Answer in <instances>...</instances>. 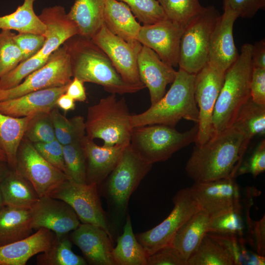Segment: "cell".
<instances>
[{"label":"cell","instance_id":"1","mask_svg":"<svg viewBox=\"0 0 265 265\" xmlns=\"http://www.w3.org/2000/svg\"><path fill=\"white\" fill-rule=\"evenodd\" d=\"M250 142L233 125L215 133L194 147L185 167L188 177L194 182L236 178Z\"/></svg>","mask_w":265,"mask_h":265},{"label":"cell","instance_id":"2","mask_svg":"<svg viewBox=\"0 0 265 265\" xmlns=\"http://www.w3.org/2000/svg\"><path fill=\"white\" fill-rule=\"evenodd\" d=\"M152 166L141 159L129 144L124 149L115 168L97 186L100 196L106 201L108 228L114 242L122 232L129 215L130 197Z\"/></svg>","mask_w":265,"mask_h":265},{"label":"cell","instance_id":"3","mask_svg":"<svg viewBox=\"0 0 265 265\" xmlns=\"http://www.w3.org/2000/svg\"><path fill=\"white\" fill-rule=\"evenodd\" d=\"M68 53L73 77L102 86L110 94L136 93L143 88L125 82L106 54L91 39L79 35L62 45Z\"/></svg>","mask_w":265,"mask_h":265},{"label":"cell","instance_id":"4","mask_svg":"<svg viewBox=\"0 0 265 265\" xmlns=\"http://www.w3.org/2000/svg\"><path fill=\"white\" fill-rule=\"evenodd\" d=\"M195 74L179 68L169 90L143 112L131 115L132 128L160 124L175 127L182 119L198 124L199 110L194 94Z\"/></svg>","mask_w":265,"mask_h":265},{"label":"cell","instance_id":"5","mask_svg":"<svg viewBox=\"0 0 265 265\" xmlns=\"http://www.w3.org/2000/svg\"><path fill=\"white\" fill-rule=\"evenodd\" d=\"M252 45L243 44L235 62L226 71L212 115L214 133L233 126L243 106L251 97Z\"/></svg>","mask_w":265,"mask_h":265},{"label":"cell","instance_id":"6","mask_svg":"<svg viewBox=\"0 0 265 265\" xmlns=\"http://www.w3.org/2000/svg\"><path fill=\"white\" fill-rule=\"evenodd\" d=\"M131 115L125 99L111 94L88 108L86 135L102 139L106 146L129 145L133 128Z\"/></svg>","mask_w":265,"mask_h":265},{"label":"cell","instance_id":"7","mask_svg":"<svg viewBox=\"0 0 265 265\" xmlns=\"http://www.w3.org/2000/svg\"><path fill=\"white\" fill-rule=\"evenodd\" d=\"M198 124L184 132L169 126L154 124L132 128L130 145L144 161H165L180 149L195 142Z\"/></svg>","mask_w":265,"mask_h":265},{"label":"cell","instance_id":"8","mask_svg":"<svg viewBox=\"0 0 265 265\" xmlns=\"http://www.w3.org/2000/svg\"><path fill=\"white\" fill-rule=\"evenodd\" d=\"M220 15L213 5L204 6L185 26L180 41L179 68L196 74L207 63L212 35Z\"/></svg>","mask_w":265,"mask_h":265},{"label":"cell","instance_id":"9","mask_svg":"<svg viewBox=\"0 0 265 265\" xmlns=\"http://www.w3.org/2000/svg\"><path fill=\"white\" fill-rule=\"evenodd\" d=\"M73 77L70 56L62 45L46 63L28 76L20 84L7 90L0 89V102L43 89L69 84Z\"/></svg>","mask_w":265,"mask_h":265},{"label":"cell","instance_id":"10","mask_svg":"<svg viewBox=\"0 0 265 265\" xmlns=\"http://www.w3.org/2000/svg\"><path fill=\"white\" fill-rule=\"evenodd\" d=\"M172 201L173 209L165 219L154 228L135 235L147 256L169 244L179 229L199 210L189 187L179 190Z\"/></svg>","mask_w":265,"mask_h":265},{"label":"cell","instance_id":"11","mask_svg":"<svg viewBox=\"0 0 265 265\" xmlns=\"http://www.w3.org/2000/svg\"><path fill=\"white\" fill-rule=\"evenodd\" d=\"M225 74V72L218 70L208 63L195 74L194 94L199 110V122L195 146L203 145L215 134L212 115Z\"/></svg>","mask_w":265,"mask_h":265},{"label":"cell","instance_id":"12","mask_svg":"<svg viewBox=\"0 0 265 265\" xmlns=\"http://www.w3.org/2000/svg\"><path fill=\"white\" fill-rule=\"evenodd\" d=\"M50 196L67 203L82 223L99 226L110 238L106 212L102 207L96 185L77 183L67 179Z\"/></svg>","mask_w":265,"mask_h":265},{"label":"cell","instance_id":"13","mask_svg":"<svg viewBox=\"0 0 265 265\" xmlns=\"http://www.w3.org/2000/svg\"><path fill=\"white\" fill-rule=\"evenodd\" d=\"M15 170L31 183L40 197L50 196L68 179L63 172L45 160L25 138L17 152Z\"/></svg>","mask_w":265,"mask_h":265},{"label":"cell","instance_id":"14","mask_svg":"<svg viewBox=\"0 0 265 265\" xmlns=\"http://www.w3.org/2000/svg\"><path fill=\"white\" fill-rule=\"evenodd\" d=\"M91 39L106 54L125 82L146 88L138 71L137 55L142 47L138 40L127 42L111 33L104 24Z\"/></svg>","mask_w":265,"mask_h":265},{"label":"cell","instance_id":"15","mask_svg":"<svg viewBox=\"0 0 265 265\" xmlns=\"http://www.w3.org/2000/svg\"><path fill=\"white\" fill-rule=\"evenodd\" d=\"M189 189L199 210L211 217L241 206L239 187L235 178L194 182Z\"/></svg>","mask_w":265,"mask_h":265},{"label":"cell","instance_id":"16","mask_svg":"<svg viewBox=\"0 0 265 265\" xmlns=\"http://www.w3.org/2000/svg\"><path fill=\"white\" fill-rule=\"evenodd\" d=\"M185 26L168 19L141 26L137 40L153 50L165 63L178 66L180 45Z\"/></svg>","mask_w":265,"mask_h":265},{"label":"cell","instance_id":"17","mask_svg":"<svg viewBox=\"0 0 265 265\" xmlns=\"http://www.w3.org/2000/svg\"><path fill=\"white\" fill-rule=\"evenodd\" d=\"M32 227L46 228L55 235L68 234L79 226L76 213L65 202L50 196L40 197L31 208Z\"/></svg>","mask_w":265,"mask_h":265},{"label":"cell","instance_id":"18","mask_svg":"<svg viewBox=\"0 0 265 265\" xmlns=\"http://www.w3.org/2000/svg\"><path fill=\"white\" fill-rule=\"evenodd\" d=\"M70 238L81 251L87 264L116 265L112 254L114 242L100 227L80 224L72 231Z\"/></svg>","mask_w":265,"mask_h":265},{"label":"cell","instance_id":"19","mask_svg":"<svg viewBox=\"0 0 265 265\" xmlns=\"http://www.w3.org/2000/svg\"><path fill=\"white\" fill-rule=\"evenodd\" d=\"M223 9L212 35L207 63L226 72L239 55L233 37L234 25L238 17L231 9Z\"/></svg>","mask_w":265,"mask_h":265},{"label":"cell","instance_id":"20","mask_svg":"<svg viewBox=\"0 0 265 265\" xmlns=\"http://www.w3.org/2000/svg\"><path fill=\"white\" fill-rule=\"evenodd\" d=\"M137 62L140 80L148 88L153 105L164 96L166 86L174 81L177 71L164 62L153 50L143 45L138 53Z\"/></svg>","mask_w":265,"mask_h":265},{"label":"cell","instance_id":"21","mask_svg":"<svg viewBox=\"0 0 265 265\" xmlns=\"http://www.w3.org/2000/svg\"><path fill=\"white\" fill-rule=\"evenodd\" d=\"M38 17L46 26L45 43L34 56L49 58L65 41L79 34L77 24L61 5L46 7Z\"/></svg>","mask_w":265,"mask_h":265},{"label":"cell","instance_id":"22","mask_svg":"<svg viewBox=\"0 0 265 265\" xmlns=\"http://www.w3.org/2000/svg\"><path fill=\"white\" fill-rule=\"evenodd\" d=\"M68 85L31 92L0 102V113L18 118L49 113L57 107L56 100L61 94L66 93Z\"/></svg>","mask_w":265,"mask_h":265},{"label":"cell","instance_id":"23","mask_svg":"<svg viewBox=\"0 0 265 265\" xmlns=\"http://www.w3.org/2000/svg\"><path fill=\"white\" fill-rule=\"evenodd\" d=\"M85 135L80 141L86 160V184L100 185L117 165L127 145H98Z\"/></svg>","mask_w":265,"mask_h":265},{"label":"cell","instance_id":"24","mask_svg":"<svg viewBox=\"0 0 265 265\" xmlns=\"http://www.w3.org/2000/svg\"><path fill=\"white\" fill-rule=\"evenodd\" d=\"M54 233L40 228L22 239L0 246V265H25L32 257L46 251L51 244Z\"/></svg>","mask_w":265,"mask_h":265},{"label":"cell","instance_id":"25","mask_svg":"<svg viewBox=\"0 0 265 265\" xmlns=\"http://www.w3.org/2000/svg\"><path fill=\"white\" fill-rule=\"evenodd\" d=\"M104 24L114 35L127 42L137 40L141 25L129 6L117 0H105Z\"/></svg>","mask_w":265,"mask_h":265},{"label":"cell","instance_id":"26","mask_svg":"<svg viewBox=\"0 0 265 265\" xmlns=\"http://www.w3.org/2000/svg\"><path fill=\"white\" fill-rule=\"evenodd\" d=\"M31 209L4 205L0 210V246L32 234Z\"/></svg>","mask_w":265,"mask_h":265},{"label":"cell","instance_id":"27","mask_svg":"<svg viewBox=\"0 0 265 265\" xmlns=\"http://www.w3.org/2000/svg\"><path fill=\"white\" fill-rule=\"evenodd\" d=\"M211 216L198 210L176 232L170 244L186 261L195 251L207 233Z\"/></svg>","mask_w":265,"mask_h":265},{"label":"cell","instance_id":"28","mask_svg":"<svg viewBox=\"0 0 265 265\" xmlns=\"http://www.w3.org/2000/svg\"><path fill=\"white\" fill-rule=\"evenodd\" d=\"M35 115L18 118L0 113V149L4 153L11 170L15 169L19 148Z\"/></svg>","mask_w":265,"mask_h":265},{"label":"cell","instance_id":"29","mask_svg":"<svg viewBox=\"0 0 265 265\" xmlns=\"http://www.w3.org/2000/svg\"><path fill=\"white\" fill-rule=\"evenodd\" d=\"M5 205L31 209L40 197L31 183L15 170H10L0 183Z\"/></svg>","mask_w":265,"mask_h":265},{"label":"cell","instance_id":"30","mask_svg":"<svg viewBox=\"0 0 265 265\" xmlns=\"http://www.w3.org/2000/svg\"><path fill=\"white\" fill-rule=\"evenodd\" d=\"M105 0H75L68 15L77 25L79 35L91 39L104 24Z\"/></svg>","mask_w":265,"mask_h":265},{"label":"cell","instance_id":"31","mask_svg":"<svg viewBox=\"0 0 265 265\" xmlns=\"http://www.w3.org/2000/svg\"><path fill=\"white\" fill-rule=\"evenodd\" d=\"M116 242L112 251L116 265H147L148 256L133 233L129 214Z\"/></svg>","mask_w":265,"mask_h":265},{"label":"cell","instance_id":"32","mask_svg":"<svg viewBox=\"0 0 265 265\" xmlns=\"http://www.w3.org/2000/svg\"><path fill=\"white\" fill-rule=\"evenodd\" d=\"M35 0H24L23 3L14 12L0 16V29L44 35L46 26L33 9Z\"/></svg>","mask_w":265,"mask_h":265},{"label":"cell","instance_id":"33","mask_svg":"<svg viewBox=\"0 0 265 265\" xmlns=\"http://www.w3.org/2000/svg\"><path fill=\"white\" fill-rule=\"evenodd\" d=\"M67 234L55 235L49 247L36 257L38 265H86L84 258L74 253Z\"/></svg>","mask_w":265,"mask_h":265},{"label":"cell","instance_id":"34","mask_svg":"<svg viewBox=\"0 0 265 265\" xmlns=\"http://www.w3.org/2000/svg\"><path fill=\"white\" fill-rule=\"evenodd\" d=\"M187 263V265H235L228 251L208 233Z\"/></svg>","mask_w":265,"mask_h":265},{"label":"cell","instance_id":"35","mask_svg":"<svg viewBox=\"0 0 265 265\" xmlns=\"http://www.w3.org/2000/svg\"><path fill=\"white\" fill-rule=\"evenodd\" d=\"M233 125L250 141L256 135H264L265 105L256 103L251 98L240 109Z\"/></svg>","mask_w":265,"mask_h":265},{"label":"cell","instance_id":"36","mask_svg":"<svg viewBox=\"0 0 265 265\" xmlns=\"http://www.w3.org/2000/svg\"><path fill=\"white\" fill-rule=\"evenodd\" d=\"M56 139L62 145L80 142L86 135L84 118L80 115L68 119L60 113L58 108L50 113Z\"/></svg>","mask_w":265,"mask_h":265},{"label":"cell","instance_id":"37","mask_svg":"<svg viewBox=\"0 0 265 265\" xmlns=\"http://www.w3.org/2000/svg\"><path fill=\"white\" fill-rule=\"evenodd\" d=\"M241 206L211 217L207 233L243 238L244 224Z\"/></svg>","mask_w":265,"mask_h":265},{"label":"cell","instance_id":"38","mask_svg":"<svg viewBox=\"0 0 265 265\" xmlns=\"http://www.w3.org/2000/svg\"><path fill=\"white\" fill-rule=\"evenodd\" d=\"M221 244L232 257L235 265H263L265 263V256H260L248 250L245 246V239L208 233Z\"/></svg>","mask_w":265,"mask_h":265},{"label":"cell","instance_id":"39","mask_svg":"<svg viewBox=\"0 0 265 265\" xmlns=\"http://www.w3.org/2000/svg\"><path fill=\"white\" fill-rule=\"evenodd\" d=\"M64 173L68 180L86 184V160L80 142L63 145Z\"/></svg>","mask_w":265,"mask_h":265},{"label":"cell","instance_id":"40","mask_svg":"<svg viewBox=\"0 0 265 265\" xmlns=\"http://www.w3.org/2000/svg\"><path fill=\"white\" fill-rule=\"evenodd\" d=\"M167 19L185 26L203 9L199 0H158Z\"/></svg>","mask_w":265,"mask_h":265},{"label":"cell","instance_id":"41","mask_svg":"<svg viewBox=\"0 0 265 265\" xmlns=\"http://www.w3.org/2000/svg\"><path fill=\"white\" fill-rule=\"evenodd\" d=\"M15 34L10 30L0 32V77L23 61V54L13 38Z\"/></svg>","mask_w":265,"mask_h":265},{"label":"cell","instance_id":"42","mask_svg":"<svg viewBox=\"0 0 265 265\" xmlns=\"http://www.w3.org/2000/svg\"><path fill=\"white\" fill-rule=\"evenodd\" d=\"M48 58L33 56L21 62L13 69L0 77V89L7 90L17 86L30 74L44 65Z\"/></svg>","mask_w":265,"mask_h":265},{"label":"cell","instance_id":"43","mask_svg":"<svg viewBox=\"0 0 265 265\" xmlns=\"http://www.w3.org/2000/svg\"><path fill=\"white\" fill-rule=\"evenodd\" d=\"M127 4L133 14L143 25H151L167 19L158 0H119Z\"/></svg>","mask_w":265,"mask_h":265},{"label":"cell","instance_id":"44","mask_svg":"<svg viewBox=\"0 0 265 265\" xmlns=\"http://www.w3.org/2000/svg\"><path fill=\"white\" fill-rule=\"evenodd\" d=\"M24 138L32 143L48 142L55 139L54 130L50 113L35 115L27 127Z\"/></svg>","mask_w":265,"mask_h":265},{"label":"cell","instance_id":"45","mask_svg":"<svg viewBox=\"0 0 265 265\" xmlns=\"http://www.w3.org/2000/svg\"><path fill=\"white\" fill-rule=\"evenodd\" d=\"M246 211L247 236L246 242L252 246L260 256H265V216L258 221L253 220Z\"/></svg>","mask_w":265,"mask_h":265},{"label":"cell","instance_id":"46","mask_svg":"<svg viewBox=\"0 0 265 265\" xmlns=\"http://www.w3.org/2000/svg\"><path fill=\"white\" fill-rule=\"evenodd\" d=\"M39 154L48 162L64 173L63 145L56 139L48 142L33 143Z\"/></svg>","mask_w":265,"mask_h":265},{"label":"cell","instance_id":"47","mask_svg":"<svg viewBox=\"0 0 265 265\" xmlns=\"http://www.w3.org/2000/svg\"><path fill=\"white\" fill-rule=\"evenodd\" d=\"M13 38L23 54V61L34 56L45 43L44 35L31 33H18Z\"/></svg>","mask_w":265,"mask_h":265},{"label":"cell","instance_id":"48","mask_svg":"<svg viewBox=\"0 0 265 265\" xmlns=\"http://www.w3.org/2000/svg\"><path fill=\"white\" fill-rule=\"evenodd\" d=\"M265 170V141L263 140L256 147L251 156L242 162L237 175L250 173L256 178Z\"/></svg>","mask_w":265,"mask_h":265},{"label":"cell","instance_id":"49","mask_svg":"<svg viewBox=\"0 0 265 265\" xmlns=\"http://www.w3.org/2000/svg\"><path fill=\"white\" fill-rule=\"evenodd\" d=\"M147 265H187V263L169 243L148 256Z\"/></svg>","mask_w":265,"mask_h":265},{"label":"cell","instance_id":"50","mask_svg":"<svg viewBox=\"0 0 265 265\" xmlns=\"http://www.w3.org/2000/svg\"><path fill=\"white\" fill-rule=\"evenodd\" d=\"M234 11L238 17L253 18L261 9L265 7V0H223V8Z\"/></svg>","mask_w":265,"mask_h":265},{"label":"cell","instance_id":"51","mask_svg":"<svg viewBox=\"0 0 265 265\" xmlns=\"http://www.w3.org/2000/svg\"><path fill=\"white\" fill-rule=\"evenodd\" d=\"M250 87L251 99L258 104L265 105V69L253 68Z\"/></svg>","mask_w":265,"mask_h":265},{"label":"cell","instance_id":"52","mask_svg":"<svg viewBox=\"0 0 265 265\" xmlns=\"http://www.w3.org/2000/svg\"><path fill=\"white\" fill-rule=\"evenodd\" d=\"M84 82L76 77H73L68 84L66 93L75 101L84 102L86 100V94L84 86Z\"/></svg>","mask_w":265,"mask_h":265},{"label":"cell","instance_id":"53","mask_svg":"<svg viewBox=\"0 0 265 265\" xmlns=\"http://www.w3.org/2000/svg\"><path fill=\"white\" fill-rule=\"evenodd\" d=\"M251 61L253 68L265 69V41L264 39L252 45Z\"/></svg>","mask_w":265,"mask_h":265},{"label":"cell","instance_id":"54","mask_svg":"<svg viewBox=\"0 0 265 265\" xmlns=\"http://www.w3.org/2000/svg\"><path fill=\"white\" fill-rule=\"evenodd\" d=\"M75 100L66 93L61 94L57 99L56 106L65 113L75 109Z\"/></svg>","mask_w":265,"mask_h":265},{"label":"cell","instance_id":"55","mask_svg":"<svg viewBox=\"0 0 265 265\" xmlns=\"http://www.w3.org/2000/svg\"><path fill=\"white\" fill-rule=\"evenodd\" d=\"M10 170L6 161L0 160V183L7 176Z\"/></svg>","mask_w":265,"mask_h":265},{"label":"cell","instance_id":"56","mask_svg":"<svg viewBox=\"0 0 265 265\" xmlns=\"http://www.w3.org/2000/svg\"><path fill=\"white\" fill-rule=\"evenodd\" d=\"M0 160L7 162L6 156L1 149H0Z\"/></svg>","mask_w":265,"mask_h":265},{"label":"cell","instance_id":"57","mask_svg":"<svg viewBox=\"0 0 265 265\" xmlns=\"http://www.w3.org/2000/svg\"><path fill=\"white\" fill-rule=\"evenodd\" d=\"M4 203L3 202V198L0 190V210L2 209V208L4 206Z\"/></svg>","mask_w":265,"mask_h":265}]
</instances>
